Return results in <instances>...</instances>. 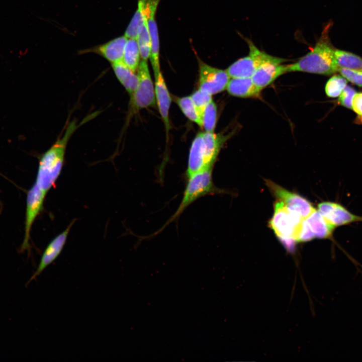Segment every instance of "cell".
I'll use <instances>...</instances> for the list:
<instances>
[{
	"instance_id": "obj_16",
	"label": "cell",
	"mask_w": 362,
	"mask_h": 362,
	"mask_svg": "<svg viewBox=\"0 0 362 362\" xmlns=\"http://www.w3.org/2000/svg\"><path fill=\"white\" fill-rule=\"evenodd\" d=\"M154 76L155 98L167 133L169 129L168 114L171 97L161 71Z\"/></svg>"
},
{
	"instance_id": "obj_10",
	"label": "cell",
	"mask_w": 362,
	"mask_h": 362,
	"mask_svg": "<svg viewBox=\"0 0 362 362\" xmlns=\"http://www.w3.org/2000/svg\"><path fill=\"white\" fill-rule=\"evenodd\" d=\"M287 61L275 56L272 60L262 64L251 76L254 84L261 90L270 84L279 76L287 72V65L283 64Z\"/></svg>"
},
{
	"instance_id": "obj_21",
	"label": "cell",
	"mask_w": 362,
	"mask_h": 362,
	"mask_svg": "<svg viewBox=\"0 0 362 362\" xmlns=\"http://www.w3.org/2000/svg\"><path fill=\"white\" fill-rule=\"evenodd\" d=\"M140 54L136 39L128 38L126 43L123 62L131 70L136 72L140 63Z\"/></svg>"
},
{
	"instance_id": "obj_27",
	"label": "cell",
	"mask_w": 362,
	"mask_h": 362,
	"mask_svg": "<svg viewBox=\"0 0 362 362\" xmlns=\"http://www.w3.org/2000/svg\"><path fill=\"white\" fill-rule=\"evenodd\" d=\"M346 79L338 75L332 76L327 82L325 90L326 95L330 98L339 97L343 89L346 86Z\"/></svg>"
},
{
	"instance_id": "obj_17",
	"label": "cell",
	"mask_w": 362,
	"mask_h": 362,
	"mask_svg": "<svg viewBox=\"0 0 362 362\" xmlns=\"http://www.w3.org/2000/svg\"><path fill=\"white\" fill-rule=\"evenodd\" d=\"M128 38L125 35L116 38L94 49L111 63L122 61L124 50Z\"/></svg>"
},
{
	"instance_id": "obj_12",
	"label": "cell",
	"mask_w": 362,
	"mask_h": 362,
	"mask_svg": "<svg viewBox=\"0 0 362 362\" xmlns=\"http://www.w3.org/2000/svg\"><path fill=\"white\" fill-rule=\"evenodd\" d=\"M73 224V222H72L63 231L54 237L48 244L42 255L36 272L28 284L39 276L60 255L66 243L68 235Z\"/></svg>"
},
{
	"instance_id": "obj_19",
	"label": "cell",
	"mask_w": 362,
	"mask_h": 362,
	"mask_svg": "<svg viewBox=\"0 0 362 362\" xmlns=\"http://www.w3.org/2000/svg\"><path fill=\"white\" fill-rule=\"evenodd\" d=\"M112 65L116 77L131 96L138 85V75L122 61L112 63Z\"/></svg>"
},
{
	"instance_id": "obj_31",
	"label": "cell",
	"mask_w": 362,
	"mask_h": 362,
	"mask_svg": "<svg viewBox=\"0 0 362 362\" xmlns=\"http://www.w3.org/2000/svg\"><path fill=\"white\" fill-rule=\"evenodd\" d=\"M315 236L305 219H303L299 231L298 242L309 241L314 239Z\"/></svg>"
},
{
	"instance_id": "obj_14",
	"label": "cell",
	"mask_w": 362,
	"mask_h": 362,
	"mask_svg": "<svg viewBox=\"0 0 362 362\" xmlns=\"http://www.w3.org/2000/svg\"><path fill=\"white\" fill-rule=\"evenodd\" d=\"M206 169L204 163L203 133H198L190 148L188 165L186 171L187 178Z\"/></svg>"
},
{
	"instance_id": "obj_30",
	"label": "cell",
	"mask_w": 362,
	"mask_h": 362,
	"mask_svg": "<svg viewBox=\"0 0 362 362\" xmlns=\"http://www.w3.org/2000/svg\"><path fill=\"white\" fill-rule=\"evenodd\" d=\"M355 94L354 89L349 86H346L339 95L338 102L342 106L348 109L351 108L353 98Z\"/></svg>"
},
{
	"instance_id": "obj_26",
	"label": "cell",
	"mask_w": 362,
	"mask_h": 362,
	"mask_svg": "<svg viewBox=\"0 0 362 362\" xmlns=\"http://www.w3.org/2000/svg\"><path fill=\"white\" fill-rule=\"evenodd\" d=\"M217 117V107L215 103L212 101L205 107L202 115L203 127L206 132H214Z\"/></svg>"
},
{
	"instance_id": "obj_23",
	"label": "cell",
	"mask_w": 362,
	"mask_h": 362,
	"mask_svg": "<svg viewBox=\"0 0 362 362\" xmlns=\"http://www.w3.org/2000/svg\"><path fill=\"white\" fill-rule=\"evenodd\" d=\"M150 16L146 15L145 21L140 28L137 37L140 57L142 60L147 61L150 54V38L148 26V19Z\"/></svg>"
},
{
	"instance_id": "obj_28",
	"label": "cell",
	"mask_w": 362,
	"mask_h": 362,
	"mask_svg": "<svg viewBox=\"0 0 362 362\" xmlns=\"http://www.w3.org/2000/svg\"><path fill=\"white\" fill-rule=\"evenodd\" d=\"M202 120V115L206 106L212 101V95L199 89L191 96Z\"/></svg>"
},
{
	"instance_id": "obj_8",
	"label": "cell",
	"mask_w": 362,
	"mask_h": 362,
	"mask_svg": "<svg viewBox=\"0 0 362 362\" xmlns=\"http://www.w3.org/2000/svg\"><path fill=\"white\" fill-rule=\"evenodd\" d=\"M265 184L278 200L283 202L302 219L307 218L315 210L309 201L299 195L287 190L270 180L266 179Z\"/></svg>"
},
{
	"instance_id": "obj_13",
	"label": "cell",
	"mask_w": 362,
	"mask_h": 362,
	"mask_svg": "<svg viewBox=\"0 0 362 362\" xmlns=\"http://www.w3.org/2000/svg\"><path fill=\"white\" fill-rule=\"evenodd\" d=\"M230 135L203 133L204 163L206 169H213V165L224 142Z\"/></svg>"
},
{
	"instance_id": "obj_24",
	"label": "cell",
	"mask_w": 362,
	"mask_h": 362,
	"mask_svg": "<svg viewBox=\"0 0 362 362\" xmlns=\"http://www.w3.org/2000/svg\"><path fill=\"white\" fill-rule=\"evenodd\" d=\"M175 101L185 115L191 121L203 127V121L191 96L176 98Z\"/></svg>"
},
{
	"instance_id": "obj_4",
	"label": "cell",
	"mask_w": 362,
	"mask_h": 362,
	"mask_svg": "<svg viewBox=\"0 0 362 362\" xmlns=\"http://www.w3.org/2000/svg\"><path fill=\"white\" fill-rule=\"evenodd\" d=\"M303 220L283 202L278 200L274 204V213L268 225L281 240L293 239L297 241Z\"/></svg>"
},
{
	"instance_id": "obj_7",
	"label": "cell",
	"mask_w": 362,
	"mask_h": 362,
	"mask_svg": "<svg viewBox=\"0 0 362 362\" xmlns=\"http://www.w3.org/2000/svg\"><path fill=\"white\" fill-rule=\"evenodd\" d=\"M199 89L211 95L226 89L230 77L226 70L212 67L199 60Z\"/></svg>"
},
{
	"instance_id": "obj_5",
	"label": "cell",
	"mask_w": 362,
	"mask_h": 362,
	"mask_svg": "<svg viewBox=\"0 0 362 362\" xmlns=\"http://www.w3.org/2000/svg\"><path fill=\"white\" fill-rule=\"evenodd\" d=\"M245 40L248 46L249 54L237 60L227 68L226 71L230 78L251 77L262 64L275 57L260 50L250 40Z\"/></svg>"
},
{
	"instance_id": "obj_15",
	"label": "cell",
	"mask_w": 362,
	"mask_h": 362,
	"mask_svg": "<svg viewBox=\"0 0 362 362\" xmlns=\"http://www.w3.org/2000/svg\"><path fill=\"white\" fill-rule=\"evenodd\" d=\"M226 89L230 95L243 98H258L262 90L254 84L251 77L231 78Z\"/></svg>"
},
{
	"instance_id": "obj_20",
	"label": "cell",
	"mask_w": 362,
	"mask_h": 362,
	"mask_svg": "<svg viewBox=\"0 0 362 362\" xmlns=\"http://www.w3.org/2000/svg\"><path fill=\"white\" fill-rule=\"evenodd\" d=\"M155 12L152 13L148 19V26L150 38V54L149 59L154 70V75L160 70L159 65V43L158 29L155 20Z\"/></svg>"
},
{
	"instance_id": "obj_6",
	"label": "cell",
	"mask_w": 362,
	"mask_h": 362,
	"mask_svg": "<svg viewBox=\"0 0 362 362\" xmlns=\"http://www.w3.org/2000/svg\"><path fill=\"white\" fill-rule=\"evenodd\" d=\"M138 82L131 96L132 106L137 111L155 105V88L151 78L147 61L142 60L138 68Z\"/></svg>"
},
{
	"instance_id": "obj_22",
	"label": "cell",
	"mask_w": 362,
	"mask_h": 362,
	"mask_svg": "<svg viewBox=\"0 0 362 362\" xmlns=\"http://www.w3.org/2000/svg\"><path fill=\"white\" fill-rule=\"evenodd\" d=\"M335 60L338 68L362 69V57L351 52L335 49Z\"/></svg>"
},
{
	"instance_id": "obj_32",
	"label": "cell",
	"mask_w": 362,
	"mask_h": 362,
	"mask_svg": "<svg viewBox=\"0 0 362 362\" xmlns=\"http://www.w3.org/2000/svg\"><path fill=\"white\" fill-rule=\"evenodd\" d=\"M351 108L357 115V120L362 123V93H355Z\"/></svg>"
},
{
	"instance_id": "obj_2",
	"label": "cell",
	"mask_w": 362,
	"mask_h": 362,
	"mask_svg": "<svg viewBox=\"0 0 362 362\" xmlns=\"http://www.w3.org/2000/svg\"><path fill=\"white\" fill-rule=\"evenodd\" d=\"M79 126L75 121L69 123L63 135L40 158L35 183L45 194L55 185L61 174L67 144Z\"/></svg>"
},
{
	"instance_id": "obj_25",
	"label": "cell",
	"mask_w": 362,
	"mask_h": 362,
	"mask_svg": "<svg viewBox=\"0 0 362 362\" xmlns=\"http://www.w3.org/2000/svg\"><path fill=\"white\" fill-rule=\"evenodd\" d=\"M146 14L141 6L138 3V8L129 23L125 33L128 38L137 39L140 28L142 26Z\"/></svg>"
},
{
	"instance_id": "obj_11",
	"label": "cell",
	"mask_w": 362,
	"mask_h": 362,
	"mask_svg": "<svg viewBox=\"0 0 362 362\" xmlns=\"http://www.w3.org/2000/svg\"><path fill=\"white\" fill-rule=\"evenodd\" d=\"M318 211L335 227L362 221V216L351 213L344 206L336 202H321L318 204Z\"/></svg>"
},
{
	"instance_id": "obj_29",
	"label": "cell",
	"mask_w": 362,
	"mask_h": 362,
	"mask_svg": "<svg viewBox=\"0 0 362 362\" xmlns=\"http://www.w3.org/2000/svg\"><path fill=\"white\" fill-rule=\"evenodd\" d=\"M338 71L346 79L359 86H362V69L339 68Z\"/></svg>"
},
{
	"instance_id": "obj_9",
	"label": "cell",
	"mask_w": 362,
	"mask_h": 362,
	"mask_svg": "<svg viewBox=\"0 0 362 362\" xmlns=\"http://www.w3.org/2000/svg\"><path fill=\"white\" fill-rule=\"evenodd\" d=\"M46 195V194L40 189L36 183L28 192L25 222V235L21 247L22 251H25L29 248L31 229L35 219L43 209Z\"/></svg>"
},
{
	"instance_id": "obj_18",
	"label": "cell",
	"mask_w": 362,
	"mask_h": 362,
	"mask_svg": "<svg viewBox=\"0 0 362 362\" xmlns=\"http://www.w3.org/2000/svg\"><path fill=\"white\" fill-rule=\"evenodd\" d=\"M305 220L310 226L315 237L320 239H332L336 228L327 221L316 209Z\"/></svg>"
},
{
	"instance_id": "obj_1",
	"label": "cell",
	"mask_w": 362,
	"mask_h": 362,
	"mask_svg": "<svg viewBox=\"0 0 362 362\" xmlns=\"http://www.w3.org/2000/svg\"><path fill=\"white\" fill-rule=\"evenodd\" d=\"M332 26L331 22L325 25L310 52L297 61L287 65V72L298 71L329 75L338 71L334 54L336 49L329 37Z\"/></svg>"
},
{
	"instance_id": "obj_3",
	"label": "cell",
	"mask_w": 362,
	"mask_h": 362,
	"mask_svg": "<svg viewBox=\"0 0 362 362\" xmlns=\"http://www.w3.org/2000/svg\"><path fill=\"white\" fill-rule=\"evenodd\" d=\"M212 170L209 169L198 172L187 178L188 181L178 207L172 216L155 234L161 232L178 218L186 208L195 201L205 196L218 192L213 183Z\"/></svg>"
}]
</instances>
